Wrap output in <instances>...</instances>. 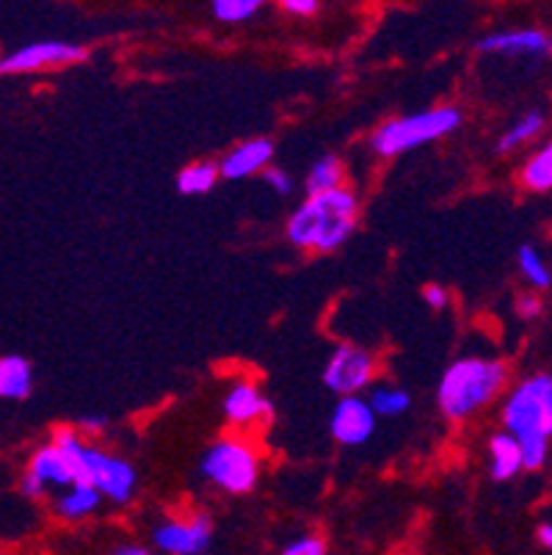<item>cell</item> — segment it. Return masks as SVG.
<instances>
[{
    "mask_svg": "<svg viewBox=\"0 0 552 555\" xmlns=\"http://www.w3.org/2000/svg\"><path fill=\"white\" fill-rule=\"evenodd\" d=\"M505 431L523 448L525 470H539L552 440V376L539 373L516 387L503 406Z\"/></svg>",
    "mask_w": 552,
    "mask_h": 555,
    "instance_id": "obj_1",
    "label": "cell"
},
{
    "mask_svg": "<svg viewBox=\"0 0 552 555\" xmlns=\"http://www.w3.org/2000/svg\"><path fill=\"white\" fill-rule=\"evenodd\" d=\"M357 224V196L346 189L307 196L287 221V238L301 249L332 251L351 235Z\"/></svg>",
    "mask_w": 552,
    "mask_h": 555,
    "instance_id": "obj_2",
    "label": "cell"
},
{
    "mask_svg": "<svg viewBox=\"0 0 552 555\" xmlns=\"http://www.w3.org/2000/svg\"><path fill=\"white\" fill-rule=\"evenodd\" d=\"M505 367L492 360H459L445 371L439 382V406L448 417L462 421L475 409L486 406L500 392Z\"/></svg>",
    "mask_w": 552,
    "mask_h": 555,
    "instance_id": "obj_3",
    "label": "cell"
},
{
    "mask_svg": "<svg viewBox=\"0 0 552 555\" xmlns=\"http://www.w3.org/2000/svg\"><path fill=\"white\" fill-rule=\"evenodd\" d=\"M459 122H462V114L455 108L423 111V114L403 116V119H393V122L382 125L373 133L371 144L378 155H398L420 147L425 141L442 139L450 130L459 128Z\"/></svg>",
    "mask_w": 552,
    "mask_h": 555,
    "instance_id": "obj_4",
    "label": "cell"
},
{
    "mask_svg": "<svg viewBox=\"0 0 552 555\" xmlns=\"http://www.w3.org/2000/svg\"><path fill=\"white\" fill-rule=\"evenodd\" d=\"M84 459L86 446L73 431L55 434L53 446H44L30 459L28 473L48 487H75L84 483Z\"/></svg>",
    "mask_w": 552,
    "mask_h": 555,
    "instance_id": "obj_5",
    "label": "cell"
},
{
    "mask_svg": "<svg viewBox=\"0 0 552 555\" xmlns=\"http://www.w3.org/2000/svg\"><path fill=\"white\" fill-rule=\"evenodd\" d=\"M207 481L232 494L249 492L257 483V456L249 446L238 440H219L202 459Z\"/></svg>",
    "mask_w": 552,
    "mask_h": 555,
    "instance_id": "obj_6",
    "label": "cell"
},
{
    "mask_svg": "<svg viewBox=\"0 0 552 555\" xmlns=\"http://www.w3.org/2000/svg\"><path fill=\"white\" fill-rule=\"evenodd\" d=\"M84 483L98 487L100 494L111 498L114 503H128L136 492V470L125 459L86 448Z\"/></svg>",
    "mask_w": 552,
    "mask_h": 555,
    "instance_id": "obj_7",
    "label": "cell"
},
{
    "mask_svg": "<svg viewBox=\"0 0 552 555\" xmlns=\"http://www.w3.org/2000/svg\"><path fill=\"white\" fill-rule=\"evenodd\" d=\"M86 50L69 42H55V39H44V42L25 44V48L14 50V53L0 59V75H20V73H39V69L50 67H67V64L84 62Z\"/></svg>",
    "mask_w": 552,
    "mask_h": 555,
    "instance_id": "obj_8",
    "label": "cell"
},
{
    "mask_svg": "<svg viewBox=\"0 0 552 555\" xmlns=\"http://www.w3.org/2000/svg\"><path fill=\"white\" fill-rule=\"evenodd\" d=\"M373 373L371 354L359 346H341L329 357L326 371H323V385L332 392H341L343 398H351V392H359L368 387Z\"/></svg>",
    "mask_w": 552,
    "mask_h": 555,
    "instance_id": "obj_9",
    "label": "cell"
},
{
    "mask_svg": "<svg viewBox=\"0 0 552 555\" xmlns=\"http://www.w3.org/2000/svg\"><path fill=\"white\" fill-rule=\"evenodd\" d=\"M152 542L169 555H202L210 547V519L194 517L185 522H175V519L161 522L152 531Z\"/></svg>",
    "mask_w": 552,
    "mask_h": 555,
    "instance_id": "obj_10",
    "label": "cell"
},
{
    "mask_svg": "<svg viewBox=\"0 0 552 555\" xmlns=\"http://www.w3.org/2000/svg\"><path fill=\"white\" fill-rule=\"evenodd\" d=\"M373 428H376V415H373L371 403L359 401V398H343L334 406L332 415V434L334 440L343 446H362L371 440Z\"/></svg>",
    "mask_w": 552,
    "mask_h": 555,
    "instance_id": "obj_11",
    "label": "cell"
},
{
    "mask_svg": "<svg viewBox=\"0 0 552 555\" xmlns=\"http://www.w3.org/2000/svg\"><path fill=\"white\" fill-rule=\"evenodd\" d=\"M271 155H273V144L268 139L246 141V144L235 147L224 160H221L219 171L227 180L249 178V175H255V171L266 169Z\"/></svg>",
    "mask_w": 552,
    "mask_h": 555,
    "instance_id": "obj_12",
    "label": "cell"
},
{
    "mask_svg": "<svg viewBox=\"0 0 552 555\" xmlns=\"http://www.w3.org/2000/svg\"><path fill=\"white\" fill-rule=\"evenodd\" d=\"M484 53H523V55H547L552 50V39L547 34L525 28V31L492 34L480 42Z\"/></svg>",
    "mask_w": 552,
    "mask_h": 555,
    "instance_id": "obj_13",
    "label": "cell"
},
{
    "mask_svg": "<svg viewBox=\"0 0 552 555\" xmlns=\"http://www.w3.org/2000/svg\"><path fill=\"white\" fill-rule=\"evenodd\" d=\"M30 387H34L30 362L17 354L0 357V398L20 401V398L30 396Z\"/></svg>",
    "mask_w": 552,
    "mask_h": 555,
    "instance_id": "obj_14",
    "label": "cell"
},
{
    "mask_svg": "<svg viewBox=\"0 0 552 555\" xmlns=\"http://www.w3.org/2000/svg\"><path fill=\"white\" fill-rule=\"evenodd\" d=\"M268 412V401L252 385H235L224 398V415L232 423H249Z\"/></svg>",
    "mask_w": 552,
    "mask_h": 555,
    "instance_id": "obj_15",
    "label": "cell"
},
{
    "mask_svg": "<svg viewBox=\"0 0 552 555\" xmlns=\"http://www.w3.org/2000/svg\"><path fill=\"white\" fill-rule=\"evenodd\" d=\"M489 453H492V478L495 481H509L516 473L523 470V448L519 442L511 437L509 431L495 434L492 446H489Z\"/></svg>",
    "mask_w": 552,
    "mask_h": 555,
    "instance_id": "obj_16",
    "label": "cell"
},
{
    "mask_svg": "<svg viewBox=\"0 0 552 555\" xmlns=\"http://www.w3.org/2000/svg\"><path fill=\"white\" fill-rule=\"evenodd\" d=\"M100 498H103V494H100L98 487H91V483H75V487H69L67 492L55 501V512L64 519L89 517V514L100 506Z\"/></svg>",
    "mask_w": 552,
    "mask_h": 555,
    "instance_id": "obj_17",
    "label": "cell"
},
{
    "mask_svg": "<svg viewBox=\"0 0 552 555\" xmlns=\"http://www.w3.org/2000/svg\"><path fill=\"white\" fill-rule=\"evenodd\" d=\"M544 125H547V119L541 111H528V114L519 116V119H516V122L505 130V135L500 139L498 150L500 153H511V150L523 147V144L534 141L536 135L544 130Z\"/></svg>",
    "mask_w": 552,
    "mask_h": 555,
    "instance_id": "obj_18",
    "label": "cell"
},
{
    "mask_svg": "<svg viewBox=\"0 0 552 555\" xmlns=\"http://www.w3.org/2000/svg\"><path fill=\"white\" fill-rule=\"evenodd\" d=\"M341 180H343L341 160L334 158V155H326V158L318 160V164L310 169V175H307V191H310V196L326 194V191H337L341 189Z\"/></svg>",
    "mask_w": 552,
    "mask_h": 555,
    "instance_id": "obj_19",
    "label": "cell"
},
{
    "mask_svg": "<svg viewBox=\"0 0 552 555\" xmlns=\"http://www.w3.org/2000/svg\"><path fill=\"white\" fill-rule=\"evenodd\" d=\"M221 171L216 169L213 164H191L185 166V169L177 175V191L180 194H205V191H210L213 185H216V180H219Z\"/></svg>",
    "mask_w": 552,
    "mask_h": 555,
    "instance_id": "obj_20",
    "label": "cell"
},
{
    "mask_svg": "<svg viewBox=\"0 0 552 555\" xmlns=\"http://www.w3.org/2000/svg\"><path fill=\"white\" fill-rule=\"evenodd\" d=\"M523 180L528 189L534 191H550L552 189V141L547 144L541 153H536L534 158L525 164Z\"/></svg>",
    "mask_w": 552,
    "mask_h": 555,
    "instance_id": "obj_21",
    "label": "cell"
},
{
    "mask_svg": "<svg viewBox=\"0 0 552 555\" xmlns=\"http://www.w3.org/2000/svg\"><path fill=\"white\" fill-rule=\"evenodd\" d=\"M409 406H412V398H409V392L398 390V387H378V390L371 396L373 415L398 417L403 415Z\"/></svg>",
    "mask_w": 552,
    "mask_h": 555,
    "instance_id": "obj_22",
    "label": "cell"
},
{
    "mask_svg": "<svg viewBox=\"0 0 552 555\" xmlns=\"http://www.w3.org/2000/svg\"><path fill=\"white\" fill-rule=\"evenodd\" d=\"M519 271H523V276L534 287L552 285V274L550 269H547L544 257H541L534 246H523V249H519Z\"/></svg>",
    "mask_w": 552,
    "mask_h": 555,
    "instance_id": "obj_23",
    "label": "cell"
},
{
    "mask_svg": "<svg viewBox=\"0 0 552 555\" xmlns=\"http://www.w3.org/2000/svg\"><path fill=\"white\" fill-rule=\"evenodd\" d=\"M257 9H260V0H216V3H213V14L219 20H224V23L249 20Z\"/></svg>",
    "mask_w": 552,
    "mask_h": 555,
    "instance_id": "obj_24",
    "label": "cell"
},
{
    "mask_svg": "<svg viewBox=\"0 0 552 555\" xmlns=\"http://www.w3.org/2000/svg\"><path fill=\"white\" fill-rule=\"evenodd\" d=\"M282 555H326V544L318 537H301L287 544Z\"/></svg>",
    "mask_w": 552,
    "mask_h": 555,
    "instance_id": "obj_25",
    "label": "cell"
},
{
    "mask_svg": "<svg viewBox=\"0 0 552 555\" xmlns=\"http://www.w3.org/2000/svg\"><path fill=\"white\" fill-rule=\"evenodd\" d=\"M262 178H266V183L271 185V189L277 191V194L287 196L293 191V178H291V175H287V171L266 169V171H262Z\"/></svg>",
    "mask_w": 552,
    "mask_h": 555,
    "instance_id": "obj_26",
    "label": "cell"
},
{
    "mask_svg": "<svg viewBox=\"0 0 552 555\" xmlns=\"http://www.w3.org/2000/svg\"><path fill=\"white\" fill-rule=\"evenodd\" d=\"M282 9L293 14H312L318 12V0H282Z\"/></svg>",
    "mask_w": 552,
    "mask_h": 555,
    "instance_id": "obj_27",
    "label": "cell"
},
{
    "mask_svg": "<svg viewBox=\"0 0 552 555\" xmlns=\"http://www.w3.org/2000/svg\"><path fill=\"white\" fill-rule=\"evenodd\" d=\"M425 301H428L434 310H442V307L448 305V294H445V287H439V285L425 287Z\"/></svg>",
    "mask_w": 552,
    "mask_h": 555,
    "instance_id": "obj_28",
    "label": "cell"
},
{
    "mask_svg": "<svg viewBox=\"0 0 552 555\" xmlns=\"http://www.w3.org/2000/svg\"><path fill=\"white\" fill-rule=\"evenodd\" d=\"M516 310H519L523 318H536L541 312V305L536 299H530V296H525V299H519V307H516Z\"/></svg>",
    "mask_w": 552,
    "mask_h": 555,
    "instance_id": "obj_29",
    "label": "cell"
},
{
    "mask_svg": "<svg viewBox=\"0 0 552 555\" xmlns=\"http://www.w3.org/2000/svg\"><path fill=\"white\" fill-rule=\"evenodd\" d=\"M23 494H28V498H39V494H44V487L37 481V478L30 476V473H25V478H23Z\"/></svg>",
    "mask_w": 552,
    "mask_h": 555,
    "instance_id": "obj_30",
    "label": "cell"
},
{
    "mask_svg": "<svg viewBox=\"0 0 552 555\" xmlns=\"http://www.w3.org/2000/svg\"><path fill=\"white\" fill-rule=\"evenodd\" d=\"M108 555H155V553L146 547H141V544H119V547L111 550Z\"/></svg>",
    "mask_w": 552,
    "mask_h": 555,
    "instance_id": "obj_31",
    "label": "cell"
},
{
    "mask_svg": "<svg viewBox=\"0 0 552 555\" xmlns=\"http://www.w3.org/2000/svg\"><path fill=\"white\" fill-rule=\"evenodd\" d=\"M80 428H86V431H103L105 428V417H84V421H80Z\"/></svg>",
    "mask_w": 552,
    "mask_h": 555,
    "instance_id": "obj_32",
    "label": "cell"
},
{
    "mask_svg": "<svg viewBox=\"0 0 552 555\" xmlns=\"http://www.w3.org/2000/svg\"><path fill=\"white\" fill-rule=\"evenodd\" d=\"M539 542L544 544L547 550H552V522H544L539 528Z\"/></svg>",
    "mask_w": 552,
    "mask_h": 555,
    "instance_id": "obj_33",
    "label": "cell"
}]
</instances>
